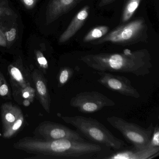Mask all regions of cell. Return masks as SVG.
<instances>
[{"label":"cell","mask_w":159,"mask_h":159,"mask_svg":"<svg viewBox=\"0 0 159 159\" xmlns=\"http://www.w3.org/2000/svg\"><path fill=\"white\" fill-rule=\"evenodd\" d=\"M80 60L98 71L131 73L137 77L148 75L152 67L150 54L146 49H126L120 53L87 55Z\"/></svg>","instance_id":"cell-1"},{"label":"cell","mask_w":159,"mask_h":159,"mask_svg":"<svg viewBox=\"0 0 159 159\" xmlns=\"http://www.w3.org/2000/svg\"><path fill=\"white\" fill-rule=\"evenodd\" d=\"M61 119L75 127L82 136L97 144L104 145L115 151L122 149L126 146L124 141L113 135L96 119L82 116H62Z\"/></svg>","instance_id":"cell-2"},{"label":"cell","mask_w":159,"mask_h":159,"mask_svg":"<svg viewBox=\"0 0 159 159\" xmlns=\"http://www.w3.org/2000/svg\"><path fill=\"white\" fill-rule=\"evenodd\" d=\"M148 26L142 17L116 28L93 43L98 44L105 42L113 43L123 45H131L144 41L147 38Z\"/></svg>","instance_id":"cell-3"},{"label":"cell","mask_w":159,"mask_h":159,"mask_svg":"<svg viewBox=\"0 0 159 159\" xmlns=\"http://www.w3.org/2000/svg\"><path fill=\"white\" fill-rule=\"evenodd\" d=\"M107 120L133 145V148L138 149L146 148L154 128L152 123H151L148 128H143L139 125L116 116L108 117Z\"/></svg>","instance_id":"cell-4"},{"label":"cell","mask_w":159,"mask_h":159,"mask_svg":"<svg viewBox=\"0 0 159 159\" xmlns=\"http://www.w3.org/2000/svg\"><path fill=\"white\" fill-rule=\"evenodd\" d=\"M70 106L83 113H93L106 107L115 106L113 100L96 91L81 92L73 97Z\"/></svg>","instance_id":"cell-5"},{"label":"cell","mask_w":159,"mask_h":159,"mask_svg":"<svg viewBox=\"0 0 159 159\" xmlns=\"http://www.w3.org/2000/svg\"><path fill=\"white\" fill-rule=\"evenodd\" d=\"M34 134L36 137L47 140L69 139L85 141L77 131L52 121H44L40 124L35 129Z\"/></svg>","instance_id":"cell-6"},{"label":"cell","mask_w":159,"mask_h":159,"mask_svg":"<svg viewBox=\"0 0 159 159\" xmlns=\"http://www.w3.org/2000/svg\"><path fill=\"white\" fill-rule=\"evenodd\" d=\"M97 81L111 91L125 96L135 98H140V94L132 85L131 81L124 76L111 74L108 71H98Z\"/></svg>","instance_id":"cell-7"},{"label":"cell","mask_w":159,"mask_h":159,"mask_svg":"<svg viewBox=\"0 0 159 159\" xmlns=\"http://www.w3.org/2000/svg\"><path fill=\"white\" fill-rule=\"evenodd\" d=\"M159 154V147H146L141 149L133 148L111 152L104 159H150L157 157Z\"/></svg>","instance_id":"cell-8"},{"label":"cell","mask_w":159,"mask_h":159,"mask_svg":"<svg viewBox=\"0 0 159 159\" xmlns=\"http://www.w3.org/2000/svg\"><path fill=\"white\" fill-rule=\"evenodd\" d=\"M84 0H51L46 12V23L49 25L74 9Z\"/></svg>","instance_id":"cell-9"},{"label":"cell","mask_w":159,"mask_h":159,"mask_svg":"<svg viewBox=\"0 0 159 159\" xmlns=\"http://www.w3.org/2000/svg\"><path fill=\"white\" fill-rule=\"evenodd\" d=\"M89 6L84 7L74 17L67 28L59 38V42L64 43L71 39L83 26L89 13Z\"/></svg>","instance_id":"cell-10"},{"label":"cell","mask_w":159,"mask_h":159,"mask_svg":"<svg viewBox=\"0 0 159 159\" xmlns=\"http://www.w3.org/2000/svg\"><path fill=\"white\" fill-rule=\"evenodd\" d=\"M32 79L36 86L37 95L44 109L48 113L50 112L51 98L47 87V83L40 72L36 70L32 73Z\"/></svg>","instance_id":"cell-11"},{"label":"cell","mask_w":159,"mask_h":159,"mask_svg":"<svg viewBox=\"0 0 159 159\" xmlns=\"http://www.w3.org/2000/svg\"><path fill=\"white\" fill-rule=\"evenodd\" d=\"M20 108L11 103L2 104L1 107V118L2 131L8 129L22 114Z\"/></svg>","instance_id":"cell-12"},{"label":"cell","mask_w":159,"mask_h":159,"mask_svg":"<svg viewBox=\"0 0 159 159\" xmlns=\"http://www.w3.org/2000/svg\"><path fill=\"white\" fill-rule=\"evenodd\" d=\"M9 71L11 80V81L17 89L22 91L23 89L27 86H30L29 84L25 80L23 73L18 68L12 66H10Z\"/></svg>","instance_id":"cell-13"},{"label":"cell","mask_w":159,"mask_h":159,"mask_svg":"<svg viewBox=\"0 0 159 159\" xmlns=\"http://www.w3.org/2000/svg\"><path fill=\"white\" fill-rule=\"evenodd\" d=\"M141 0H128L122 15L121 20L123 23L128 21L133 16L138 8Z\"/></svg>","instance_id":"cell-14"},{"label":"cell","mask_w":159,"mask_h":159,"mask_svg":"<svg viewBox=\"0 0 159 159\" xmlns=\"http://www.w3.org/2000/svg\"><path fill=\"white\" fill-rule=\"evenodd\" d=\"M109 27L107 26H99L92 29L84 38V42H90L98 39L106 35L108 32Z\"/></svg>","instance_id":"cell-15"},{"label":"cell","mask_w":159,"mask_h":159,"mask_svg":"<svg viewBox=\"0 0 159 159\" xmlns=\"http://www.w3.org/2000/svg\"><path fill=\"white\" fill-rule=\"evenodd\" d=\"M24 122V117L23 113H22L14 123L8 129L3 132V137L7 139L13 137L21 128Z\"/></svg>","instance_id":"cell-16"},{"label":"cell","mask_w":159,"mask_h":159,"mask_svg":"<svg viewBox=\"0 0 159 159\" xmlns=\"http://www.w3.org/2000/svg\"><path fill=\"white\" fill-rule=\"evenodd\" d=\"M74 74L73 69L69 67H65L60 70L58 76V87H63L70 80Z\"/></svg>","instance_id":"cell-17"},{"label":"cell","mask_w":159,"mask_h":159,"mask_svg":"<svg viewBox=\"0 0 159 159\" xmlns=\"http://www.w3.org/2000/svg\"><path fill=\"white\" fill-rule=\"evenodd\" d=\"M146 147H159V127L158 125H156L154 126L151 137Z\"/></svg>","instance_id":"cell-18"},{"label":"cell","mask_w":159,"mask_h":159,"mask_svg":"<svg viewBox=\"0 0 159 159\" xmlns=\"http://www.w3.org/2000/svg\"><path fill=\"white\" fill-rule=\"evenodd\" d=\"M10 93L9 86L6 82L5 78L1 72H0V96L5 97Z\"/></svg>","instance_id":"cell-19"},{"label":"cell","mask_w":159,"mask_h":159,"mask_svg":"<svg viewBox=\"0 0 159 159\" xmlns=\"http://www.w3.org/2000/svg\"><path fill=\"white\" fill-rule=\"evenodd\" d=\"M22 96L25 99H28L30 102H32L34 100L35 95V90L30 86H27L23 89L21 91Z\"/></svg>","instance_id":"cell-20"},{"label":"cell","mask_w":159,"mask_h":159,"mask_svg":"<svg viewBox=\"0 0 159 159\" xmlns=\"http://www.w3.org/2000/svg\"><path fill=\"white\" fill-rule=\"evenodd\" d=\"M37 60L40 66L43 68V69H47L48 68V62L45 57L43 56V54L40 51H37L36 52Z\"/></svg>","instance_id":"cell-21"},{"label":"cell","mask_w":159,"mask_h":159,"mask_svg":"<svg viewBox=\"0 0 159 159\" xmlns=\"http://www.w3.org/2000/svg\"><path fill=\"white\" fill-rule=\"evenodd\" d=\"M16 35V29L12 28L10 30L5 33V35L6 37L7 41L11 42L13 41L15 39Z\"/></svg>","instance_id":"cell-22"},{"label":"cell","mask_w":159,"mask_h":159,"mask_svg":"<svg viewBox=\"0 0 159 159\" xmlns=\"http://www.w3.org/2000/svg\"><path fill=\"white\" fill-rule=\"evenodd\" d=\"M22 3L28 9H32L34 7L38 0H21Z\"/></svg>","instance_id":"cell-23"},{"label":"cell","mask_w":159,"mask_h":159,"mask_svg":"<svg viewBox=\"0 0 159 159\" xmlns=\"http://www.w3.org/2000/svg\"><path fill=\"white\" fill-rule=\"evenodd\" d=\"M11 14V12L10 9L0 4V17L2 16L9 15Z\"/></svg>","instance_id":"cell-24"},{"label":"cell","mask_w":159,"mask_h":159,"mask_svg":"<svg viewBox=\"0 0 159 159\" xmlns=\"http://www.w3.org/2000/svg\"><path fill=\"white\" fill-rule=\"evenodd\" d=\"M7 42L5 34L0 30V46L5 47L7 45Z\"/></svg>","instance_id":"cell-25"},{"label":"cell","mask_w":159,"mask_h":159,"mask_svg":"<svg viewBox=\"0 0 159 159\" xmlns=\"http://www.w3.org/2000/svg\"><path fill=\"white\" fill-rule=\"evenodd\" d=\"M116 0H100V2L99 3V7H103L106 5H109L111 3H113Z\"/></svg>","instance_id":"cell-26"},{"label":"cell","mask_w":159,"mask_h":159,"mask_svg":"<svg viewBox=\"0 0 159 159\" xmlns=\"http://www.w3.org/2000/svg\"><path fill=\"white\" fill-rule=\"evenodd\" d=\"M30 101L26 99L25 100H24V102H23V104H24V106H25V107H28V106H29L30 105Z\"/></svg>","instance_id":"cell-27"}]
</instances>
